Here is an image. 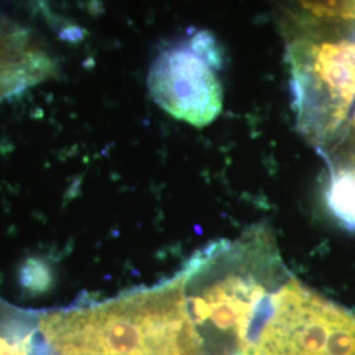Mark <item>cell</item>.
Returning <instances> with one entry per match:
<instances>
[{
  "label": "cell",
  "mask_w": 355,
  "mask_h": 355,
  "mask_svg": "<svg viewBox=\"0 0 355 355\" xmlns=\"http://www.w3.org/2000/svg\"><path fill=\"white\" fill-rule=\"evenodd\" d=\"M224 53L204 29L189 31L157 54L148 76L153 101L178 120L203 128L223 111Z\"/></svg>",
  "instance_id": "obj_3"
},
{
  "label": "cell",
  "mask_w": 355,
  "mask_h": 355,
  "mask_svg": "<svg viewBox=\"0 0 355 355\" xmlns=\"http://www.w3.org/2000/svg\"><path fill=\"white\" fill-rule=\"evenodd\" d=\"M296 128L324 152L355 108V24L287 31Z\"/></svg>",
  "instance_id": "obj_2"
},
{
  "label": "cell",
  "mask_w": 355,
  "mask_h": 355,
  "mask_svg": "<svg viewBox=\"0 0 355 355\" xmlns=\"http://www.w3.org/2000/svg\"><path fill=\"white\" fill-rule=\"evenodd\" d=\"M60 37L67 42H78L83 38V29L76 26H70L62 29Z\"/></svg>",
  "instance_id": "obj_9"
},
{
  "label": "cell",
  "mask_w": 355,
  "mask_h": 355,
  "mask_svg": "<svg viewBox=\"0 0 355 355\" xmlns=\"http://www.w3.org/2000/svg\"><path fill=\"white\" fill-rule=\"evenodd\" d=\"M19 286L28 296H40L51 291L54 284L53 267L41 257H28L17 272Z\"/></svg>",
  "instance_id": "obj_8"
},
{
  "label": "cell",
  "mask_w": 355,
  "mask_h": 355,
  "mask_svg": "<svg viewBox=\"0 0 355 355\" xmlns=\"http://www.w3.org/2000/svg\"><path fill=\"white\" fill-rule=\"evenodd\" d=\"M40 316L0 300V355L32 354Z\"/></svg>",
  "instance_id": "obj_7"
},
{
  "label": "cell",
  "mask_w": 355,
  "mask_h": 355,
  "mask_svg": "<svg viewBox=\"0 0 355 355\" xmlns=\"http://www.w3.org/2000/svg\"><path fill=\"white\" fill-rule=\"evenodd\" d=\"M286 31L355 24V0H282Z\"/></svg>",
  "instance_id": "obj_6"
},
{
  "label": "cell",
  "mask_w": 355,
  "mask_h": 355,
  "mask_svg": "<svg viewBox=\"0 0 355 355\" xmlns=\"http://www.w3.org/2000/svg\"><path fill=\"white\" fill-rule=\"evenodd\" d=\"M178 274L205 355H254L277 295L292 277L265 224L207 245Z\"/></svg>",
  "instance_id": "obj_1"
},
{
  "label": "cell",
  "mask_w": 355,
  "mask_h": 355,
  "mask_svg": "<svg viewBox=\"0 0 355 355\" xmlns=\"http://www.w3.org/2000/svg\"><path fill=\"white\" fill-rule=\"evenodd\" d=\"M320 154L329 170L328 208L343 225L355 230V108L336 140Z\"/></svg>",
  "instance_id": "obj_5"
},
{
  "label": "cell",
  "mask_w": 355,
  "mask_h": 355,
  "mask_svg": "<svg viewBox=\"0 0 355 355\" xmlns=\"http://www.w3.org/2000/svg\"><path fill=\"white\" fill-rule=\"evenodd\" d=\"M254 355H355V312L292 274L259 331Z\"/></svg>",
  "instance_id": "obj_4"
}]
</instances>
